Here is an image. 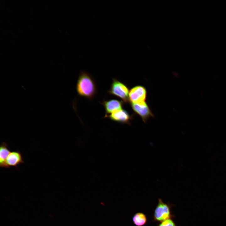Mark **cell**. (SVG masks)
I'll return each instance as SVG.
<instances>
[{
    "label": "cell",
    "instance_id": "cell-1",
    "mask_svg": "<svg viewBox=\"0 0 226 226\" xmlns=\"http://www.w3.org/2000/svg\"><path fill=\"white\" fill-rule=\"evenodd\" d=\"M78 94L89 99H92L97 92L96 85L91 76L85 71H82L76 86Z\"/></svg>",
    "mask_w": 226,
    "mask_h": 226
},
{
    "label": "cell",
    "instance_id": "cell-3",
    "mask_svg": "<svg viewBox=\"0 0 226 226\" xmlns=\"http://www.w3.org/2000/svg\"><path fill=\"white\" fill-rule=\"evenodd\" d=\"M170 205L164 203L161 199H158V203L154 211L153 221L161 222L171 218L175 216L171 213Z\"/></svg>",
    "mask_w": 226,
    "mask_h": 226
},
{
    "label": "cell",
    "instance_id": "cell-5",
    "mask_svg": "<svg viewBox=\"0 0 226 226\" xmlns=\"http://www.w3.org/2000/svg\"><path fill=\"white\" fill-rule=\"evenodd\" d=\"M147 96V91L143 86H135L131 89L129 92V101L131 103H137L145 101Z\"/></svg>",
    "mask_w": 226,
    "mask_h": 226
},
{
    "label": "cell",
    "instance_id": "cell-7",
    "mask_svg": "<svg viewBox=\"0 0 226 226\" xmlns=\"http://www.w3.org/2000/svg\"><path fill=\"white\" fill-rule=\"evenodd\" d=\"M24 163L22 155L19 151L11 152L5 162L4 168L17 167Z\"/></svg>",
    "mask_w": 226,
    "mask_h": 226
},
{
    "label": "cell",
    "instance_id": "cell-4",
    "mask_svg": "<svg viewBox=\"0 0 226 226\" xmlns=\"http://www.w3.org/2000/svg\"><path fill=\"white\" fill-rule=\"evenodd\" d=\"M131 106L133 111L141 117L144 122L150 117H153V113L145 101L137 103H131Z\"/></svg>",
    "mask_w": 226,
    "mask_h": 226
},
{
    "label": "cell",
    "instance_id": "cell-9",
    "mask_svg": "<svg viewBox=\"0 0 226 226\" xmlns=\"http://www.w3.org/2000/svg\"><path fill=\"white\" fill-rule=\"evenodd\" d=\"M10 152L7 143L3 142L0 147V166L1 168H4L6 160Z\"/></svg>",
    "mask_w": 226,
    "mask_h": 226
},
{
    "label": "cell",
    "instance_id": "cell-10",
    "mask_svg": "<svg viewBox=\"0 0 226 226\" xmlns=\"http://www.w3.org/2000/svg\"><path fill=\"white\" fill-rule=\"evenodd\" d=\"M134 224L136 226H143L147 221L146 215L142 212H137L135 213L132 218Z\"/></svg>",
    "mask_w": 226,
    "mask_h": 226
},
{
    "label": "cell",
    "instance_id": "cell-2",
    "mask_svg": "<svg viewBox=\"0 0 226 226\" xmlns=\"http://www.w3.org/2000/svg\"><path fill=\"white\" fill-rule=\"evenodd\" d=\"M110 94L121 98L125 103L129 101V90L127 87L124 83L116 78L112 79L110 89L108 92Z\"/></svg>",
    "mask_w": 226,
    "mask_h": 226
},
{
    "label": "cell",
    "instance_id": "cell-6",
    "mask_svg": "<svg viewBox=\"0 0 226 226\" xmlns=\"http://www.w3.org/2000/svg\"><path fill=\"white\" fill-rule=\"evenodd\" d=\"M111 120L123 124H130V121L132 118L126 110L121 109L115 111L111 114L105 116Z\"/></svg>",
    "mask_w": 226,
    "mask_h": 226
},
{
    "label": "cell",
    "instance_id": "cell-11",
    "mask_svg": "<svg viewBox=\"0 0 226 226\" xmlns=\"http://www.w3.org/2000/svg\"><path fill=\"white\" fill-rule=\"evenodd\" d=\"M158 226H177L171 218L168 219L163 221L158 224Z\"/></svg>",
    "mask_w": 226,
    "mask_h": 226
},
{
    "label": "cell",
    "instance_id": "cell-8",
    "mask_svg": "<svg viewBox=\"0 0 226 226\" xmlns=\"http://www.w3.org/2000/svg\"><path fill=\"white\" fill-rule=\"evenodd\" d=\"M102 104L105 110V116L122 109L123 106V102L116 99L105 100Z\"/></svg>",
    "mask_w": 226,
    "mask_h": 226
}]
</instances>
